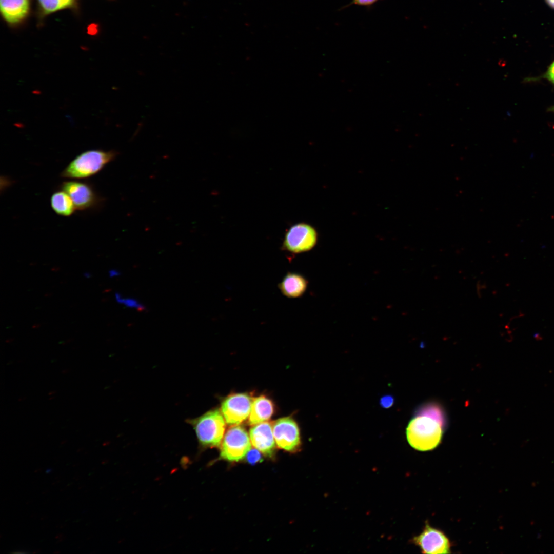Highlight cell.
I'll return each mask as SVG.
<instances>
[{"label":"cell","mask_w":554,"mask_h":554,"mask_svg":"<svg viewBox=\"0 0 554 554\" xmlns=\"http://www.w3.org/2000/svg\"><path fill=\"white\" fill-rule=\"evenodd\" d=\"M114 150H89L74 157L62 170L60 177L81 180L91 177L100 172L117 156Z\"/></svg>","instance_id":"1"},{"label":"cell","mask_w":554,"mask_h":554,"mask_svg":"<svg viewBox=\"0 0 554 554\" xmlns=\"http://www.w3.org/2000/svg\"><path fill=\"white\" fill-rule=\"evenodd\" d=\"M444 429L437 420L416 414L406 428L407 439L410 446L418 450H431L440 443Z\"/></svg>","instance_id":"2"},{"label":"cell","mask_w":554,"mask_h":554,"mask_svg":"<svg viewBox=\"0 0 554 554\" xmlns=\"http://www.w3.org/2000/svg\"><path fill=\"white\" fill-rule=\"evenodd\" d=\"M203 448L219 447L224 436L226 421L219 409L210 410L200 417L187 420Z\"/></svg>","instance_id":"3"},{"label":"cell","mask_w":554,"mask_h":554,"mask_svg":"<svg viewBox=\"0 0 554 554\" xmlns=\"http://www.w3.org/2000/svg\"><path fill=\"white\" fill-rule=\"evenodd\" d=\"M251 449L250 437L246 429L239 425H232L222 440L220 457L229 461L237 462L244 459Z\"/></svg>","instance_id":"4"},{"label":"cell","mask_w":554,"mask_h":554,"mask_svg":"<svg viewBox=\"0 0 554 554\" xmlns=\"http://www.w3.org/2000/svg\"><path fill=\"white\" fill-rule=\"evenodd\" d=\"M58 189L65 191L72 199L76 210L97 209L102 205L103 198L89 182L79 180L63 182Z\"/></svg>","instance_id":"5"},{"label":"cell","mask_w":554,"mask_h":554,"mask_svg":"<svg viewBox=\"0 0 554 554\" xmlns=\"http://www.w3.org/2000/svg\"><path fill=\"white\" fill-rule=\"evenodd\" d=\"M317 233L311 225L299 223L291 226L286 231L282 246L283 250L293 254L311 250L317 241Z\"/></svg>","instance_id":"6"},{"label":"cell","mask_w":554,"mask_h":554,"mask_svg":"<svg viewBox=\"0 0 554 554\" xmlns=\"http://www.w3.org/2000/svg\"><path fill=\"white\" fill-rule=\"evenodd\" d=\"M253 399L247 393H233L222 402L221 411L226 422L230 425H239L248 418Z\"/></svg>","instance_id":"7"},{"label":"cell","mask_w":554,"mask_h":554,"mask_svg":"<svg viewBox=\"0 0 554 554\" xmlns=\"http://www.w3.org/2000/svg\"><path fill=\"white\" fill-rule=\"evenodd\" d=\"M273 433L276 446L289 452H295L301 446L300 429L290 417L280 418L272 423Z\"/></svg>","instance_id":"8"},{"label":"cell","mask_w":554,"mask_h":554,"mask_svg":"<svg viewBox=\"0 0 554 554\" xmlns=\"http://www.w3.org/2000/svg\"><path fill=\"white\" fill-rule=\"evenodd\" d=\"M423 553H450V543L446 536L440 530L426 524L421 534L413 538Z\"/></svg>","instance_id":"9"},{"label":"cell","mask_w":554,"mask_h":554,"mask_svg":"<svg viewBox=\"0 0 554 554\" xmlns=\"http://www.w3.org/2000/svg\"><path fill=\"white\" fill-rule=\"evenodd\" d=\"M251 444L265 456H271L275 450L272 423L267 421L254 425L249 430Z\"/></svg>","instance_id":"10"},{"label":"cell","mask_w":554,"mask_h":554,"mask_svg":"<svg viewBox=\"0 0 554 554\" xmlns=\"http://www.w3.org/2000/svg\"><path fill=\"white\" fill-rule=\"evenodd\" d=\"M307 285L308 281L303 275L296 272H289L278 284V287L284 296L294 299L302 296L306 291Z\"/></svg>","instance_id":"11"},{"label":"cell","mask_w":554,"mask_h":554,"mask_svg":"<svg viewBox=\"0 0 554 554\" xmlns=\"http://www.w3.org/2000/svg\"><path fill=\"white\" fill-rule=\"evenodd\" d=\"M274 406L272 401L267 397L261 395L252 400L248 423L254 425L269 420L274 413Z\"/></svg>","instance_id":"12"},{"label":"cell","mask_w":554,"mask_h":554,"mask_svg":"<svg viewBox=\"0 0 554 554\" xmlns=\"http://www.w3.org/2000/svg\"><path fill=\"white\" fill-rule=\"evenodd\" d=\"M29 5L30 0H0L2 14L11 24L18 23L27 16Z\"/></svg>","instance_id":"13"},{"label":"cell","mask_w":554,"mask_h":554,"mask_svg":"<svg viewBox=\"0 0 554 554\" xmlns=\"http://www.w3.org/2000/svg\"><path fill=\"white\" fill-rule=\"evenodd\" d=\"M50 203L53 211L61 216H70L76 210L70 196L65 191L60 189H58L52 194L50 199Z\"/></svg>","instance_id":"14"},{"label":"cell","mask_w":554,"mask_h":554,"mask_svg":"<svg viewBox=\"0 0 554 554\" xmlns=\"http://www.w3.org/2000/svg\"><path fill=\"white\" fill-rule=\"evenodd\" d=\"M416 414L430 417L438 421L444 428L446 427L445 414L443 409L437 404L429 403L423 405L417 410Z\"/></svg>","instance_id":"15"},{"label":"cell","mask_w":554,"mask_h":554,"mask_svg":"<svg viewBox=\"0 0 554 554\" xmlns=\"http://www.w3.org/2000/svg\"><path fill=\"white\" fill-rule=\"evenodd\" d=\"M39 2L46 14L70 7L73 4V0H39Z\"/></svg>","instance_id":"16"},{"label":"cell","mask_w":554,"mask_h":554,"mask_svg":"<svg viewBox=\"0 0 554 554\" xmlns=\"http://www.w3.org/2000/svg\"><path fill=\"white\" fill-rule=\"evenodd\" d=\"M115 299L118 303L123 304L127 308H133L139 311L145 310V306L138 300L129 297H124L120 293H115Z\"/></svg>","instance_id":"17"},{"label":"cell","mask_w":554,"mask_h":554,"mask_svg":"<svg viewBox=\"0 0 554 554\" xmlns=\"http://www.w3.org/2000/svg\"><path fill=\"white\" fill-rule=\"evenodd\" d=\"M545 80L554 85V60L550 64L546 70L537 77H527L525 79L526 82H535Z\"/></svg>","instance_id":"18"},{"label":"cell","mask_w":554,"mask_h":554,"mask_svg":"<svg viewBox=\"0 0 554 554\" xmlns=\"http://www.w3.org/2000/svg\"><path fill=\"white\" fill-rule=\"evenodd\" d=\"M261 452L256 448H251L246 454V459L250 464H256L262 460Z\"/></svg>","instance_id":"19"},{"label":"cell","mask_w":554,"mask_h":554,"mask_svg":"<svg viewBox=\"0 0 554 554\" xmlns=\"http://www.w3.org/2000/svg\"><path fill=\"white\" fill-rule=\"evenodd\" d=\"M379 0H352L349 4L344 6V8H346L352 5L360 6L370 7L376 3Z\"/></svg>","instance_id":"20"},{"label":"cell","mask_w":554,"mask_h":554,"mask_svg":"<svg viewBox=\"0 0 554 554\" xmlns=\"http://www.w3.org/2000/svg\"><path fill=\"white\" fill-rule=\"evenodd\" d=\"M380 402L381 406L388 408L393 405L394 399L391 395H385L381 398Z\"/></svg>","instance_id":"21"},{"label":"cell","mask_w":554,"mask_h":554,"mask_svg":"<svg viewBox=\"0 0 554 554\" xmlns=\"http://www.w3.org/2000/svg\"><path fill=\"white\" fill-rule=\"evenodd\" d=\"M120 274V272L115 269H111L109 271V276L113 278L114 276H118Z\"/></svg>","instance_id":"22"},{"label":"cell","mask_w":554,"mask_h":554,"mask_svg":"<svg viewBox=\"0 0 554 554\" xmlns=\"http://www.w3.org/2000/svg\"><path fill=\"white\" fill-rule=\"evenodd\" d=\"M545 1L550 7L554 9V0H545Z\"/></svg>","instance_id":"23"},{"label":"cell","mask_w":554,"mask_h":554,"mask_svg":"<svg viewBox=\"0 0 554 554\" xmlns=\"http://www.w3.org/2000/svg\"><path fill=\"white\" fill-rule=\"evenodd\" d=\"M548 111L554 113V105L550 107L548 109Z\"/></svg>","instance_id":"24"},{"label":"cell","mask_w":554,"mask_h":554,"mask_svg":"<svg viewBox=\"0 0 554 554\" xmlns=\"http://www.w3.org/2000/svg\"><path fill=\"white\" fill-rule=\"evenodd\" d=\"M84 275H85V276H86V278H90V273H88V272L85 273L84 274Z\"/></svg>","instance_id":"25"}]
</instances>
